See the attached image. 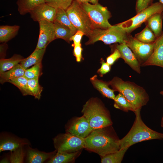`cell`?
<instances>
[{
	"mask_svg": "<svg viewBox=\"0 0 163 163\" xmlns=\"http://www.w3.org/2000/svg\"><path fill=\"white\" fill-rule=\"evenodd\" d=\"M111 126L93 130L85 139V148L101 157L119 150L120 139Z\"/></svg>",
	"mask_w": 163,
	"mask_h": 163,
	"instance_id": "cell-1",
	"label": "cell"
},
{
	"mask_svg": "<svg viewBox=\"0 0 163 163\" xmlns=\"http://www.w3.org/2000/svg\"><path fill=\"white\" fill-rule=\"evenodd\" d=\"M108 82L114 91H118L124 96L132 106L134 112L141 109L149 100L145 90L134 82L124 81L117 77H114Z\"/></svg>",
	"mask_w": 163,
	"mask_h": 163,
	"instance_id": "cell-2",
	"label": "cell"
},
{
	"mask_svg": "<svg viewBox=\"0 0 163 163\" xmlns=\"http://www.w3.org/2000/svg\"><path fill=\"white\" fill-rule=\"evenodd\" d=\"M141 109L134 112L135 121L127 134L119 140L120 150L128 148L134 144L144 141L163 139V133L154 131L148 127L142 120Z\"/></svg>",
	"mask_w": 163,
	"mask_h": 163,
	"instance_id": "cell-3",
	"label": "cell"
},
{
	"mask_svg": "<svg viewBox=\"0 0 163 163\" xmlns=\"http://www.w3.org/2000/svg\"><path fill=\"white\" fill-rule=\"evenodd\" d=\"M82 112L93 130L112 124L108 111L98 99L89 100L83 105Z\"/></svg>",
	"mask_w": 163,
	"mask_h": 163,
	"instance_id": "cell-4",
	"label": "cell"
},
{
	"mask_svg": "<svg viewBox=\"0 0 163 163\" xmlns=\"http://www.w3.org/2000/svg\"><path fill=\"white\" fill-rule=\"evenodd\" d=\"M129 35L117 24L105 29L94 28L88 34L87 36L88 40L85 44H93L98 41H101L106 44L126 43Z\"/></svg>",
	"mask_w": 163,
	"mask_h": 163,
	"instance_id": "cell-5",
	"label": "cell"
},
{
	"mask_svg": "<svg viewBox=\"0 0 163 163\" xmlns=\"http://www.w3.org/2000/svg\"><path fill=\"white\" fill-rule=\"evenodd\" d=\"M66 11L70 21L77 30L82 31L87 36L89 32L94 29L82 4L75 0H73Z\"/></svg>",
	"mask_w": 163,
	"mask_h": 163,
	"instance_id": "cell-6",
	"label": "cell"
},
{
	"mask_svg": "<svg viewBox=\"0 0 163 163\" xmlns=\"http://www.w3.org/2000/svg\"><path fill=\"white\" fill-rule=\"evenodd\" d=\"M94 28L107 29L111 26L108 20L111 14L106 7L99 3L91 4L89 3L82 4Z\"/></svg>",
	"mask_w": 163,
	"mask_h": 163,
	"instance_id": "cell-7",
	"label": "cell"
},
{
	"mask_svg": "<svg viewBox=\"0 0 163 163\" xmlns=\"http://www.w3.org/2000/svg\"><path fill=\"white\" fill-rule=\"evenodd\" d=\"M162 12H163V5L160 2H156L153 3L133 17L117 24L129 34L135 30L140 27L152 15Z\"/></svg>",
	"mask_w": 163,
	"mask_h": 163,
	"instance_id": "cell-8",
	"label": "cell"
},
{
	"mask_svg": "<svg viewBox=\"0 0 163 163\" xmlns=\"http://www.w3.org/2000/svg\"><path fill=\"white\" fill-rule=\"evenodd\" d=\"M56 150L72 153L79 151L85 148V139L66 132L60 134L53 139Z\"/></svg>",
	"mask_w": 163,
	"mask_h": 163,
	"instance_id": "cell-9",
	"label": "cell"
},
{
	"mask_svg": "<svg viewBox=\"0 0 163 163\" xmlns=\"http://www.w3.org/2000/svg\"><path fill=\"white\" fill-rule=\"evenodd\" d=\"M126 43L134 54L141 66L151 55L155 44V42L151 43L141 42L131 34L129 35Z\"/></svg>",
	"mask_w": 163,
	"mask_h": 163,
	"instance_id": "cell-10",
	"label": "cell"
},
{
	"mask_svg": "<svg viewBox=\"0 0 163 163\" xmlns=\"http://www.w3.org/2000/svg\"><path fill=\"white\" fill-rule=\"evenodd\" d=\"M38 23L39 34L36 48L46 49L50 42L56 39L54 24L53 22L45 20Z\"/></svg>",
	"mask_w": 163,
	"mask_h": 163,
	"instance_id": "cell-11",
	"label": "cell"
},
{
	"mask_svg": "<svg viewBox=\"0 0 163 163\" xmlns=\"http://www.w3.org/2000/svg\"><path fill=\"white\" fill-rule=\"evenodd\" d=\"M93 130L83 115L73 120L68 124L66 128V132L84 139L86 138Z\"/></svg>",
	"mask_w": 163,
	"mask_h": 163,
	"instance_id": "cell-12",
	"label": "cell"
},
{
	"mask_svg": "<svg viewBox=\"0 0 163 163\" xmlns=\"http://www.w3.org/2000/svg\"><path fill=\"white\" fill-rule=\"evenodd\" d=\"M30 18L35 21L45 20L53 22L55 21L56 9L44 3L38 5L29 13Z\"/></svg>",
	"mask_w": 163,
	"mask_h": 163,
	"instance_id": "cell-13",
	"label": "cell"
},
{
	"mask_svg": "<svg viewBox=\"0 0 163 163\" xmlns=\"http://www.w3.org/2000/svg\"><path fill=\"white\" fill-rule=\"evenodd\" d=\"M114 48L119 52L121 58L134 70L139 74L141 73V66L131 49L126 43L117 44Z\"/></svg>",
	"mask_w": 163,
	"mask_h": 163,
	"instance_id": "cell-14",
	"label": "cell"
},
{
	"mask_svg": "<svg viewBox=\"0 0 163 163\" xmlns=\"http://www.w3.org/2000/svg\"><path fill=\"white\" fill-rule=\"evenodd\" d=\"M155 66L163 68V31L155 41L153 52L148 60L141 66Z\"/></svg>",
	"mask_w": 163,
	"mask_h": 163,
	"instance_id": "cell-15",
	"label": "cell"
},
{
	"mask_svg": "<svg viewBox=\"0 0 163 163\" xmlns=\"http://www.w3.org/2000/svg\"><path fill=\"white\" fill-rule=\"evenodd\" d=\"M29 144V142L26 139H21L7 135H3L0 137V152L5 151L12 152Z\"/></svg>",
	"mask_w": 163,
	"mask_h": 163,
	"instance_id": "cell-16",
	"label": "cell"
},
{
	"mask_svg": "<svg viewBox=\"0 0 163 163\" xmlns=\"http://www.w3.org/2000/svg\"><path fill=\"white\" fill-rule=\"evenodd\" d=\"M57 151L50 152H41L29 147L26 152V160L29 163H42L49 159L56 153Z\"/></svg>",
	"mask_w": 163,
	"mask_h": 163,
	"instance_id": "cell-17",
	"label": "cell"
},
{
	"mask_svg": "<svg viewBox=\"0 0 163 163\" xmlns=\"http://www.w3.org/2000/svg\"><path fill=\"white\" fill-rule=\"evenodd\" d=\"M163 12L157 13L150 16L144 23L157 37L162 34Z\"/></svg>",
	"mask_w": 163,
	"mask_h": 163,
	"instance_id": "cell-18",
	"label": "cell"
},
{
	"mask_svg": "<svg viewBox=\"0 0 163 163\" xmlns=\"http://www.w3.org/2000/svg\"><path fill=\"white\" fill-rule=\"evenodd\" d=\"M90 81L93 86L104 96L114 100L116 97L114 91L109 88L108 82L98 79L96 75L91 78Z\"/></svg>",
	"mask_w": 163,
	"mask_h": 163,
	"instance_id": "cell-19",
	"label": "cell"
},
{
	"mask_svg": "<svg viewBox=\"0 0 163 163\" xmlns=\"http://www.w3.org/2000/svg\"><path fill=\"white\" fill-rule=\"evenodd\" d=\"M45 50L46 49L35 48L29 56L26 58H24L20 64L26 70L33 65L42 62Z\"/></svg>",
	"mask_w": 163,
	"mask_h": 163,
	"instance_id": "cell-20",
	"label": "cell"
},
{
	"mask_svg": "<svg viewBox=\"0 0 163 163\" xmlns=\"http://www.w3.org/2000/svg\"><path fill=\"white\" fill-rule=\"evenodd\" d=\"M25 69L19 63L10 70L0 73V82L2 84L9 81L23 76Z\"/></svg>",
	"mask_w": 163,
	"mask_h": 163,
	"instance_id": "cell-21",
	"label": "cell"
},
{
	"mask_svg": "<svg viewBox=\"0 0 163 163\" xmlns=\"http://www.w3.org/2000/svg\"><path fill=\"white\" fill-rule=\"evenodd\" d=\"M79 151L69 153L57 151L55 155L50 159L48 163H67L72 162L79 155Z\"/></svg>",
	"mask_w": 163,
	"mask_h": 163,
	"instance_id": "cell-22",
	"label": "cell"
},
{
	"mask_svg": "<svg viewBox=\"0 0 163 163\" xmlns=\"http://www.w3.org/2000/svg\"><path fill=\"white\" fill-rule=\"evenodd\" d=\"M45 3V0H18V10L21 15L29 13L40 5Z\"/></svg>",
	"mask_w": 163,
	"mask_h": 163,
	"instance_id": "cell-23",
	"label": "cell"
},
{
	"mask_svg": "<svg viewBox=\"0 0 163 163\" xmlns=\"http://www.w3.org/2000/svg\"><path fill=\"white\" fill-rule=\"evenodd\" d=\"M20 26L18 25H5L0 26V42L7 43L18 34Z\"/></svg>",
	"mask_w": 163,
	"mask_h": 163,
	"instance_id": "cell-24",
	"label": "cell"
},
{
	"mask_svg": "<svg viewBox=\"0 0 163 163\" xmlns=\"http://www.w3.org/2000/svg\"><path fill=\"white\" fill-rule=\"evenodd\" d=\"M24 58L20 55L14 54L8 59L0 60V73L7 71L19 64Z\"/></svg>",
	"mask_w": 163,
	"mask_h": 163,
	"instance_id": "cell-25",
	"label": "cell"
},
{
	"mask_svg": "<svg viewBox=\"0 0 163 163\" xmlns=\"http://www.w3.org/2000/svg\"><path fill=\"white\" fill-rule=\"evenodd\" d=\"M55 27V39H62L69 43L70 39L73 35L71 30L68 27L55 21L53 22Z\"/></svg>",
	"mask_w": 163,
	"mask_h": 163,
	"instance_id": "cell-26",
	"label": "cell"
},
{
	"mask_svg": "<svg viewBox=\"0 0 163 163\" xmlns=\"http://www.w3.org/2000/svg\"><path fill=\"white\" fill-rule=\"evenodd\" d=\"M55 21L69 28L73 34L77 31L70 21L66 10L63 9H56V13Z\"/></svg>",
	"mask_w": 163,
	"mask_h": 163,
	"instance_id": "cell-27",
	"label": "cell"
},
{
	"mask_svg": "<svg viewBox=\"0 0 163 163\" xmlns=\"http://www.w3.org/2000/svg\"><path fill=\"white\" fill-rule=\"evenodd\" d=\"M128 148L107 154L101 157L102 163H120Z\"/></svg>",
	"mask_w": 163,
	"mask_h": 163,
	"instance_id": "cell-28",
	"label": "cell"
},
{
	"mask_svg": "<svg viewBox=\"0 0 163 163\" xmlns=\"http://www.w3.org/2000/svg\"><path fill=\"white\" fill-rule=\"evenodd\" d=\"M134 37L139 41L146 43H154L157 39L153 32L146 26L141 32L136 34Z\"/></svg>",
	"mask_w": 163,
	"mask_h": 163,
	"instance_id": "cell-29",
	"label": "cell"
},
{
	"mask_svg": "<svg viewBox=\"0 0 163 163\" xmlns=\"http://www.w3.org/2000/svg\"><path fill=\"white\" fill-rule=\"evenodd\" d=\"M39 79H31L28 80L27 88L29 95L33 96L38 100L40 99L43 87L39 84Z\"/></svg>",
	"mask_w": 163,
	"mask_h": 163,
	"instance_id": "cell-30",
	"label": "cell"
},
{
	"mask_svg": "<svg viewBox=\"0 0 163 163\" xmlns=\"http://www.w3.org/2000/svg\"><path fill=\"white\" fill-rule=\"evenodd\" d=\"M114 101L115 108L125 112L129 110L134 112L132 106L122 94L119 93L116 96Z\"/></svg>",
	"mask_w": 163,
	"mask_h": 163,
	"instance_id": "cell-31",
	"label": "cell"
},
{
	"mask_svg": "<svg viewBox=\"0 0 163 163\" xmlns=\"http://www.w3.org/2000/svg\"><path fill=\"white\" fill-rule=\"evenodd\" d=\"M42 62L34 65L25 70L24 76L28 80L39 79L42 74Z\"/></svg>",
	"mask_w": 163,
	"mask_h": 163,
	"instance_id": "cell-32",
	"label": "cell"
},
{
	"mask_svg": "<svg viewBox=\"0 0 163 163\" xmlns=\"http://www.w3.org/2000/svg\"><path fill=\"white\" fill-rule=\"evenodd\" d=\"M28 80L24 76L12 79L8 82L14 85L20 90L23 95H29L27 88Z\"/></svg>",
	"mask_w": 163,
	"mask_h": 163,
	"instance_id": "cell-33",
	"label": "cell"
},
{
	"mask_svg": "<svg viewBox=\"0 0 163 163\" xmlns=\"http://www.w3.org/2000/svg\"><path fill=\"white\" fill-rule=\"evenodd\" d=\"M24 147H21L16 150L11 152L9 158L10 163H21L24 162L25 152Z\"/></svg>",
	"mask_w": 163,
	"mask_h": 163,
	"instance_id": "cell-34",
	"label": "cell"
},
{
	"mask_svg": "<svg viewBox=\"0 0 163 163\" xmlns=\"http://www.w3.org/2000/svg\"><path fill=\"white\" fill-rule=\"evenodd\" d=\"M73 0H45V3L56 9L65 10L69 6Z\"/></svg>",
	"mask_w": 163,
	"mask_h": 163,
	"instance_id": "cell-35",
	"label": "cell"
},
{
	"mask_svg": "<svg viewBox=\"0 0 163 163\" xmlns=\"http://www.w3.org/2000/svg\"><path fill=\"white\" fill-rule=\"evenodd\" d=\"M153 0H137L135 6L136 14L150 6L153 3Z\"/></svg>",
	"mask_w": 163,
	"mask_h": 163,
	"instance_id": "cell-36",
	"label": "cell"
},
{
	"mask_svg": "<svg viewBox=\"0 0 163 163\" xmlns=\"http://www.w3.org/2000/svg\"><path fill=\"white\" fill-rule=\"evenodd\" d=\"M121 58L119 51L115 48L113 52L106 59V62L110 66L113 65L118 59Z\"/></svg>",
	"mask_w": 163,
	"mask_h": 163,
	"instance_id": "cell-37",
	"label": "cell"
},
{
	"mask_svg": "<svg viewBox=\"0 0 163 163\" xmlns=\"http://www.w3.org/2000/svg\"><path fill=\"white\" fill-rule=\"evenodd\" d=\"M101 68L99 69L97 72L100 75L101 77L108 72H109L111 69V66L105 62L103 59H101Z\"/></svg>",
	"mask_w": 163,
	"mask_h": 163,
	"instance_id": "cell-38",
	"label": "cell"
},
{
	"mask_svg": "<svg viewBox=\"0 0 163 163\" xmlns=\"http://www.w3.org/2000/svg\"><path fill=\"white\" fill-rule=\"evenodd\" d=\"M84 35L85 34L81 30H77L70 39V41H72L73 42L72 46H74L81 43L82 38Z\"/></svg>",
	"mask_w": 163,
	"mask_h": 163,
	"instance_id": "cell-39",
	"label": "cell"
},
{
	"mask_svg": "<svg viewBox=\"0 0 163 163\" xmlns=\"http://www.w3.org/2000/svg\"><path fill=\"white\" fill-rule=\"evenodd\" d=\"M73 49V54L78 62H80L82 59V52L83 50L81 43L74 46Z\"/></svg>",
	"mask_w": 163,
	"mask_h": 163,
	"instance_id": "cell-40",
	"label": "cell"
},
{
	"mask_svg": "<svg viewBox=\"0 0 163 163\" xmlns=\"http://www.w3.org/2000/svg\"><path fill=\"white\" fill-rule=\"evenodd\" d=\"M6 43H3L0 44V57L1 59H4L6 56V51L8 48Z\"/></svg>",
	"mask_w": 163,
	"mask_h": 163,
	"instance_id": "cell-41",
	"label": "cell"
},
{
	"mask_svg": "<svg viewBox=\"0 0 163 163\" xmlns=\"http://www.w3.org/2000/svg\"><path fill=\"white\" fill-rule=\"evenodd\" d=\"M0 163H10V160L9 157H5L0 161Z\"/></svg>",
	"mask_w": 163,
	"mask_h": 163,
	"instance_id": "cell-42",
	"label": "cell"
},
{
	"mask_svg": "<svg viewBox=\"0 0 163 163\" xmlns=\"http://www.w3.org/2000/svg\"><path fill=\"white\" fill-rule=\"evenodd\" d=\"M81 4H87L89 2V0H75Z\"/></svg>",
	"mask_w": 163,
	"mask_h": 163,
	"instance_id": "cell-43",
	"label": "cell"
},
{
	"mask_svg": "<svg viewBox=\"0 0 163 163\" xmlns=\"http://www.w3.org/2000/svg\"><path fill=\"white\" fill-rule=\"evenodd\" d=\"M99 0H89V2L92 4H96L98 3Z\"/></svg>",
	"mask_w": 163,
	"mask_h": 163,
	"instance_id": "cell-44",
	"label": "cell"
},
{
	"mask_svg": "<svg viewBox=\"0 0 163 163\" xmlns=\"http://www.w3.org/2000/svg\"><path fill=\"white\" fill-rule=\"evenodd\" d=\"M161 126L163 127V116L162 118L161 121Z\"/></svg>",
	"mask_w": 163,
	"mask_h": 163,
	"instance_id": "cell-45",
	"label": "cell"
},
{
	"mask_svg": "<svg viewBox=\"0 0 163 163\" xmlns=\"http://www.w3.org/2000/svg\"><path fill=\"white\" fill-rule=\"evenodd\" d=\"M159 2L160 3H161L163 5V0H159Z\"/></svg>",
	"mask_w": 163,
	"mask_h": 163,
	"instance_id": "cell-46",
	"label": "cell"
},
{
	"mask_svg": "<svg viewBox=\"0 0 163 163\" xmlns=\"http://www.w3.org/2000/svg\"><path fill=\"white\" fill-rule=\"evenodd\" d=\"M160 94H162V95H163V91H161L160 93Z\"/></svg>",
	"mask_w": 163,
	"mask_h": 163,
	"instance_id": "cell-47",
	"label": "cell"
}]
</instances>
